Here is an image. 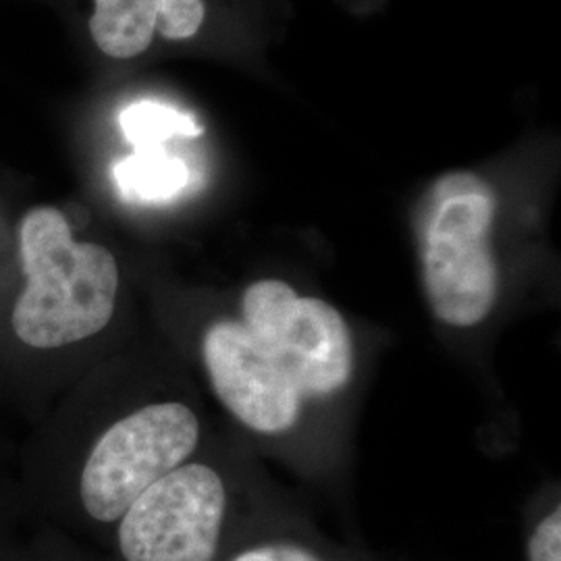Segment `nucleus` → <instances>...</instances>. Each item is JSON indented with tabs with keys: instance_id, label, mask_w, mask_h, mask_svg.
I'll list each match as a JSON object with an SVG mask.
<instances>
[{
	"instance_id": "nucleus-3",
	"label": "nucleus",
	"mask_w": 561,
	"mask_h": 561,
	"mask_svg": "<svg viewBox=\"0 0 561 561\" xmlns=\"http://www.w3.org/2000/svg\"><path fill=\"white\" fill-rule=\"evenodd\" d=\"M240 321L306 400L335 398L354 379V333L329 301L300 296L287 280L259 279L241 291Z\"/></svg>"
},
{
	"instance_id": "nucleus-6",
	"label": "nucleus",
	"mask_w": 561,
	"mask_h": 561,
	"mask_svg": "<svg viewBox=\"0 0 561 561\" xmlns=\"http://www.w3.org/2000/svg\"><path fill=\"white\" fill-rule=\"evenodd\" d=\"M202 360L217 400L248 431L277 437L300 422L306 405L300 387L240 319H217L206 327Z\"/></svg>"
},
{
	"instance_id": "nucleus-10",
	"label": "nucleus",
	"mask_w": 561,
	"mask_h": 561,
	"mask_svg": "<svg viewBox=\"0 0 561 561\" xmlns=\"http://www.w3.org/2000/svg\"><path fill=\"white\" fill-rule=\"evenodd\" d=\"M528 561H561L560 505L542 518L528 541Z\"/></svg>"
},
{
	"instance_id": "nucleus-4",
	"label": "nucleus",
	"mask_w": 561,
	"mask_h": 561,
	"mask_svg": "<svg viewBox=\"0 0 561 561\" xmlns=\"http://www.w3.org/2000/svg\"><path fill=\"white\" fill-rule=\"evenodd\" d=\"M201 419L181 401L148 403L111 424L81 470L85 512L117 522L146 489L190 460L201 443Z\"/></svg>"
},
{
	"instance_id": "nucleus-8",
	"label": "nucleus",
	"mask_w": 561,
	"mask_h": 561,
	"mask_svg": "<svg viewBox=\"0 0 561 561\" xmlns=\"http://www.w3.org/2000/svg\"><path fill=\"white\" fill-rule=\"evenodd\" d=\"M115 183L125 201L161 204L181 194L190 181L187 164L161 146L138 148L115 164Z\"/></svg>"
},
{
	"instance_id": "nucleus-7",
	"label": "nucleus",
	"mask_w": 561,
	"mask_h": 561,
	"mask_svg": "<svg viewBox=\"0 0 561 561\" xmlns=\"http://www.w3.org/2000/svg\"><path fill=\"white\" fill-rule=\"evenodd\" d=\"M204 21V0H94L88 30L102 55L131 60L152 46L157 34L164 41H190Z\"/></svg>"
},
{
	"instance_id": "nucleus-1",
	"label": "nucleus",
	"mask_w": 561,
	"mask_h": 561,
	"mask_svg": "<svg viewBox=\"0 0 561 561\" xmlns=\"http://www.w3.org/2000/svg\"><path fill=\"white\" fill-rule=\"evenodd\" d=\"M25 287L13 308L18 340L57 350L90 340L111 322L119 296V264L101 243L78 241L55 206L32 208L20 225Z\"/></svg>"
},
{
	"instance_id": "nucleus-5",
	"label": "nucleus",
	"mask_w": 561,
	"mask_h": 561,
	"mask_svg": "<svg viewBox=\"0 0 561 561\" xmlns=\"http://www.w3.org/2000/svg\"><path fill=\"white\" fill-rule=\"evenodd\" d=\"M225 512L221 474L208 463L185 461L121 516V553L125 561H213Z\"/></svg>"
},
{
	"instance_id": "nucleus-9",
	"label": "nucleus",
	"mask_w": 561,
	"mask_h": 561,
	"mask_svg": "<svg viewBox=\"0 0 561 561\" xmlns=\"http://www.w3.org/2000/svg\"><path fill=\"white\" fill-rule=\"evenodd\" d=\"M119 125L125 140L138 148L161 146L173 138H198L201 123L190 113L157 101H140L123 108Z\"/></svg>"
},
{
	"instance_id": "nucleus-2",
	"label": "nucleus",
	"mask_w": 561,
	"mask_h": 561,
	"mask_svg": "<svg viewBox=\"0 0 561 561\" xmlns=\"http://www.w3.org/2000/svg\"><path fill=\"white\" fill-rule=\"evenodd\" d=\"M495 215V192L472 171L447 173L433 187L422 222V291L435 321L449 329L479 327L500 301Z\"/></svg>"
},
{
	"instance_id": "nucleus-11",
	"label": "nucleus",
	"mask_w": 561,
	"mask_h": 561,
	"mask_svg": "<svg viewBox=\"0 0 561 561\" xmlns=\"http://www.w3.org/2000/svg\"><path fill=\"white\" fill-rule=\"evenodd\" d=\"M231 561H322L310 549L294 542H268L240 553Z\"/></svg>"
}]
</instances>
